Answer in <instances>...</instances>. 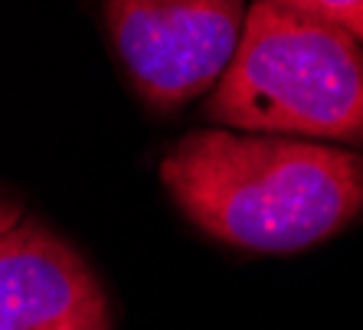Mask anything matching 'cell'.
<instances>
[{"mask_svg": "<svg viewBox=\"0 0 363 330\" xmlns=\"http://www.w3.org/2000/svg\"><path fill=\"white\" fill-rule=\"evenodd\" d=\"M177 206L249 252H301L363 212V154L236 131H194L161 161Z\"/></svg>", "mask_w": 363, "mask_h": 330, "instance_id": "obj_1", "label": "cell"}, {"mask_svg": "<svg viewBox=\"0 0 363 330\" xmlns=\"http://www.w3.org/2000/svg\"><path fill=\"white\" fill-rule=\"evenodd\" d=\"M206 118L233 131L363 144V46L337 26L255 0Z\"/></svg>", "mask_w": 363, "mask_h": 330, "instance_id": "obj_2", "label": "cell"}, {"mask_svg": "<svg viewBox=\"0 0 363 330\" xmlns=\"http://www.w3.org/2000/svg\"><path fill=\"white\" fill-rule=\"evenodd\" d=\"M111 42L154 108L216 89L242 36V0H105Z\"/></svg>", "mask_w": 363, "mask_h": 330, "instance_id": "obj_3", "label": "cell"}, {"mask_svg": "<svg viewBox=\"0 0 363 330\" xmlns=\"http://www.w3.org/2000/svg\"><path fill=\"white\" fill-rule=\"evenodd\" d=\"M0 330H108L92 268L36 222L0 232Z\"/></svg>", "mask_w": 363, "mask_h": 330, "instance_id": "obj_4", "label": "cell"}, {"mask_svg": "<svg viewBox=\"0 0 363 330\" xmlns=\"http://www.w3.org/2000/svg\"><path fill=\"white\" fill-rule=\"evenodd\" d=\"M259 4H272L279 10H291L301 17L337 26L363 46V0H259Z\"/></svg>", "mask_w": 363, "mask_h": 330, "instance_id": "obj_5", "label": "cell"}, {"mask_svg": "<svg viewBox=\"0 0 363 330\" xmlns=\"http://www.w3.org/2000/svg\"><path fill=\"white\" fill-rule=\"evenodd\" d=\"M13 222H20L17 206H10V203H4V200H0V232H4V229H10Z\"/></svg>", "mask_w": 363, "mask_h": 330, "instance_id": "obj_6", "label": "cell"}]
</instances>
